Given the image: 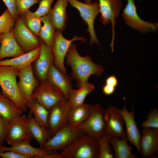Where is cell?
<instances>
[{"instance_id":"obj_1","label":"cell","mask_w":158,"mask_h":158,"mask_svg":"<svg viewBox=\"0 0 158 158\" xmlns=\"http://www.w3.org/2000/svg\"><path fill=\"white\" fill-rule=\"evenodd\" d=\"M67 65L72 68L71 78L76 81L78 88L88 82L90 76L95 75L100 76L104 71L103 67L93 62L89 55L85 56L80 55L75 44L72 43L66 54Z\"/></svg>"},{"instance_id":"obj_2","label":"cell","mask_w":158,"mask_h":158,"mask_svg":"<svg viewBox=\"0 0 158 158\" xmlns=\"http://www.w3.org/2000/svg\"><path fill=\"white\" fill-rule=\"evenodd\" d=\"M18 70L10 66H0L1 92L11 99L23 112L28 110L27 102L19 90L16 77Z\"/></svg>"},{"instance_id":"obj_3","label":"cell","mask_w":158,"mask_h":158,"mask_svg":"<svg viewBox=\"0 0 158 158\" xmlns=\"http://www.w3.org/2000/svg\"><path fill=\"white\" fill-rule=\"evenodd\" d=\"M98 140L84 134L61 150L64 158H98Z\"/></svg>"},{"instance_id":"obj_4","label":"cell","mask_w":158,"mask_h":158,"mask_svg":"<svg viewBox=\"0 0 158 158\" xmlns=\"http://www.w3.org/2000/svg\"><path fill=\"white\" fill-rule=\"evenodd\" d=\"M90 105V112L87 118L75 128L98 140L105 133L106 125L104 109L99 104Z\"/></svg>"},{"instance_id":"obj_5","label":"cell","mask_w":158,"mask_h":158,"mask_svg":"<svg viewBox=\"0 0 158 158\" xmlns=\"http://www.w3.org/2000/svg\"><path fill=\"white\" fill-rule=\"evenodd\" d=\"M84 133V132L73 127L68 122L49 139L40 149L49 152L61 150Z\"/></svg>"},{"instance_id":"obj_6","label":"cell","mask_w":158,"mask_h":158,"mask_svg":"<svg viewBox=\"0 0 158 158\" xmlns=\"http://www.w3.org/2000/svg\"><path fill=\"white\" fill-rule=\"evenodd\" d=\"M32 98L49 110L58 103L67 100L60 90L47 80L41 82L35 88Z\"/></svg>"},{"instance_id":"obj_7","label":"cell","mask_w":158,"mask_h":158,"mask_svg":"<svg viewBox=\"0 0 158 158\" xmlns=\"http://www.w3.org/2000/svg\"><path fill=\"white\" fill-rule=\"evenodd\" d=\"M71 6L79 12L80 16L87 25V32L90 37V44H99L94 28L95 19L100 13L98 2L95 1L91 3H84L77 0H68Z\"/></svg>"},{"instance_id":"obj_8","label":"cell","mask_w":158,"mask_h":158,"mask_svg":"<svg viewBox=\"0 0 158 158\" xmlns=\"http://www.w3.org/2000/svg\"><path fill=\"white\" fill-rule=\"evenodd\" d=\"M127 0V4L122 14L126 24L142 33L157 31L158 23H152L141 19L137 12L135 0Z\"/></svg>"},{"instance_id":"obj_9","label":"cell","mask_w":158,"mask_h":158,"mask_svg":"<svg viewBox=\"0 0 158 158\" xmlns=\"http://www.w3.org/2000/svg\"><path fill=\"white\" fill-rule=\"evenodd\" d=\"M11 31L18 44L25 53L40 46V39L27 28L20 16L15 20L14 25Z\"/></svg>"},{"instance_id":"obj_10","label":"cell","mask_w":158,"mask_h":158,"mask_svg":"<svg viewBox=\"0 0 158 158\" xmlns=\"http://www.w3.org/2000/svg\"><path fill=\"white\" fill-rule=\"evenodd\" d=\"M62 31H55L54 42L51 47L54 58V66L61 72L66 73V70L64 64V59L67 52L72 42L79 40L85 42L86 38L83 37L75 36L71 40L65 38L62 34Z\"/></svg>"},{"instance_id":"obj_11","label":"cell","mask_w":158,"mask_h":158,"mask_svg":"<svg viewBox=\"0 0 158 158\" xmlns=\"http://www.w3.org/2000/svg\"><path fill=\"white\" fill-rule=\"evenodd\" d=\"M100 19L103 25H107L110 22L112 26V38L110 46L112 51L114 50L115 36L116 19L119 15L122 6V0H98Z\"/></svg>"},{"instance_id":"obj_12","label":"cell","mask_w":158,"mask_h":158,"mask_svg":"<svg viewBox=\"0 0 158 158\" xmlns=\"http://www.w3.org/2000/svg\"><path fill=\"white\" fill-rule=\"evenodd\" d=\"M120 109L116 107L109 105L104 109V118L106 128L105 133L110 136L121 138L127 137L123 128L124 122Z\"/></svg>"},{"instance_id":"obj_13","label":"cell","mask_w":158,"mask_h":158,"mask_svg":"<svg viewBox=\"0 0 158 158\" xmlns=\"http://www.w3.org/2000/svg\"><path fill=\"white\" fill-rule=\"evenodd\" d=\"M33 138L25 115H22L9 125L5 141L10 146L22 140Z\"/></svg>"},{"instance_id":"obj_14","label":"cell","mask_w":158,"mask_h":158,"mask_svg":"<svg viewBox=\"0 0 158 158\" xmlns=\"http://www.w3.org/2000/svg\"><path fill=\"white\" fill-rule=\"evenodd\" d=\"M71 107L67 100L60 102L49 110L48 128L51 137L67 123V116Z\"/></svg>"},{"instance_id":"obj_15","label":"cell","mask_w":158,"mask_h":158,"mask_svg":"<svg viewBox=\"0 0 158 158\" xmlns=\"http://www.w3.org/2000/svg\"><path fill=\"white\" fill-rule=\"evenodd\" d=\"M18 85L19 91L26 102L32 99L33 92L39 84L34 76L32 64L18 70Z\"/></svg>"},{"instance_id":"obj_16","label":"cell","mask_w":158,"mask_h":158,"mask_svg":"<svg viewBox=\"0 0 158 158\" xmlns=\"http://www.w3.org/2000/svg\"><path fill=\"white\" fill-rule=\"evenodd\" d=\"M40 47V53L35 61L34 67L39 79L40 82H43L47 80L48 71L54 63V58L51 47L46 45L41 39Z\"/></svg>"},{"instance_id":"obj_17","label":"cell","mask_w":158,"mask_h":158,"mask_svg":"<svg viewBox=\"0 0 158 158\" xmlns=\"http://www.w3.org/2000/svg\"><path fill=\"white\" fill-rule=\"evenodd\" d=\"M141 132L140 140L141 157L153 158L158 153V129L144 128Z\"/></svg>"},{"instance_id":"obj_18","label":"cell","mask_w":158,"mask_h":158,"mask_svg":"<svg viewBox=\"0 0 158 158\" xmlns=\"http://www.w3.org/2000/svg\"><path fill=\"white\" fill-rule=\"evenodd\" d=\"M31 141L30 140H24L9 147H6L2 144L0 145V152L13 151L28 156L30 158H50L51 154L55 151H47L40 148L34 147L30 144Z\"/></svg>"},{"instance_id":"obj_19","label":"cell","mask_w":158,"mask_h":158,"mask_svg":"<svg viewBox=\"0 0 158 158\" xmlns=\"http://www.w3.org/2000/svg\"><path fill=\"white\" fill-rule=\"evenodd\" d=\"M120 111L125 125V132L128 140L134 145L140 153V140L141 136L135 119L134 110L133 108L131 112L128 111L125 104Z\"/></svg>"},{"instance_id":"obj_20","label":"cell","mask_w":158,"mask_h":158,"mask_svg":"<svg viewBox=\"0 0 158 158\" xmlns=\"http://www.w3.org/2000/svg\"><path fill=\"white\" fill-rule=\"evenodd\" d=\"M0 44V60L8 57H16L25 53L11 31L1 35Z\"/></svg>"},{"instance_id":"obj_21","label":"cell","mask_w":158,"mask_h":158,"mask_svg":"<svg viewBox=\"0 0 158 158\" xmlns=\"http://www.w3.org/2000/svg\"><path fill=\"white\" fill-rule=\"evenodd\" d=\"M71 79L68 75L61 72L53 64L48 71L47 80L60 90L67 99L73 89Z\"/></svg>"},{"instance_id":"obj_22","label":"cell","mask_w":158,"mask_h":158,"mask_svg":"<svg viewBox=\"0 0 158 158\" xmlns=\"http://www.w3.org/2000/svg\"><path fill=\"white\" fill-rule=\"evenodd\" d=\"M68 0H57L54 7L47 15L49 20L56 30L65 29L67 20L66 7Z\"/></svg>"},{"instance_id":"obj_23","label":"cell","mask_w":158,"mask_h":158,"mask_svg":"<svg viewBox=\"0 0 158 158\" xmlns=\"http://www.w3.org/2000/svg\"><path fill=\"white\" fill-rule=\"evenodd\" d=\"M23 113L11 99L0 92V115L9 125L22 115Z\"/></svg>"},{"instance_id":"obj_24","label":"cell","mask_w":158,"mask_h":158,"mask_svg":"<svg viewBox=\"0 0 158 158\" xmlns=\"http://www.w3.org/2000/svg\"><path fill=\"white\" fill-rule=\"evenodd\" d=\"M40 51V46L31 51L16 57L0 60V66H8L19 70L35 62L39 57Z\"/></svg>"},{"instance_id":"obj_25","label":"cell","mask_w":158,"mask_h":158,"mask_svg":"<svg viewBox=\"0 0 158 158\" xmlns=\"http://www.w3.org/2000/svg\"><path fill=\"white\" fill-rule=\"evenodd\" d=\"M29 130L33 138L42 147L45 143L51 137L50 133L47 128L40 125L35 120L32 113L30 111L27 116Z\"/></svg>"},{"instance_id":"obj_26","label":"cell","mask_w":158,"mask_h":158,"mask_svg":"<svg viewBox=\"0 0 158 158\" xmlns=\"http://www.w3.org/2000/svg\"><path fill=\"white\" fill-rule=\"evenodd\" d=\"M127 137L111 136L109 142L115 152L116 158H136V154L132 153V148L128 143Z\"/></svg>"},{"instance_id":"obj_27","label":"cell","mask_w":158,"mask_h":158,"mask_svg":"<svg viewBox=\"0 0 158 158\" xmlns=\"http://www.w3.org/2000/svg\"><path fill=\"white\" fill-rule=\"evenodd\" d=\"M90 112V105L83 103L71 108L68 112L67 121L73 128L85 121Z\"/></svg>"},{"instance_id":"obj_28","label":"cell","mask_w":158,"mask_h":158,"mask_svg":"<svg viewBox=\"0 0 158 158\" xmlns=\"http://www.w3.org/2000/svg\"><path fill=\"white\" fill-rule=\"evenodd\" d=\"M95 86L88 82L77 90L73 89L67 99L71 108L83 103L86 96L95 89Z\"/></svg>"},{"instance_id":"obj_29","label":"cell","mask_w":158,"mask_h":158,"mask_svg":"<svg viewBox=\"0 0 158 158\" xmlns=\"http://www.w3.org/2000/svg\"><path fill=\"white\" fill-rule=\"evenodd\" d=\"M27 106L37 122L41 126L48 128L49 110L33 99L27 102Z\"/></svg>"},{"instance_id":"obj_30","label":"cell","mask_w":158,"mask_h":158,"mask_svg":"<svg viewBox=\"0 0 158 158\" xmlns=\"http://www.w3.org/2000/svg\"><path fill=\"white\" fill-rule=\"evenodd\" d=\"M41 19L43 25L41 26L38 36L46 45L51 47L54 42L55 30L47 15L41 17Z\"/></svg>"},{"instance_id":"obj_31","label":"cell","mask_w":158,"mask_h":158,"mask_svg":"<svg viewBox=\"0 0 158 158\" xmlns=\"http://www.w3.org/2000/svg\"><path fill=\"white\" fill-rule=\"evenodd\" d=\"M20 16L27 28L38 36L42 26L41 18L36 16L30 10L23 13Z\"/></svg>"},{"instance_id":"obj_32","label":"cell","mask_w":158,"mask_h":158,"mask_svg":"<svg viewBox=\"0 0 158 158\" xmlns=\"http://www.w3.org/2000/svg\"><path fill=\"white\" fill-rule=\"evenodd\" d=\"M110 135L104 133L98 140L99 146L98 158H113L114 155L109 140Z\"/></svg>"},{"instance_id":"obj_33","label":"cell","mask_w":158,"mask_h":158,"mask_svg":"<svg viewBox=\"0 0 158 158\" xmlns=\"http://www.w3.org/2000/svg\"><path fill=\"white\" fill-rule=\"evenodd\" d=\"M15 20L7 8L0 16V35L10 31L13 27Z\"/></svg>"},{"instance_id":"obj_34","label":"cell","mask_w":158,"mask_h":158,"mask_svg":"<svg viewBox=\"0 0 158 158\" xmlns=\"http://www.w3.org/2000/svg\"><path fill=\"white\" fill-rule=\"evenodd\" d=\"M147 119L141 125L142 128H149L158 129V110L153 109H150Z\"/></svg>"},{"instance_id":"obj_35","label":"cell","mask_w":158,"mask_h":158,"mask_svg":"<svg viewBox=\"0 0 158 158\" xmlns=\"http://www.w3.org/2000/svg\"><path fill=\"white\" fill-rule=\"evenodd\" d=\"M54 0H41L39 1L38 7L34 12L36 16L41 18L47 15L51 9V4Z\"/></svg>"},{"instance_id":"obj_36","label":"cell","mask_w":158,"mask_h":158,"mask_svg":"<svg viewBox=\"0 0 158 158\" xmlns=\"http://www.w3.org/2000/svg\"><path fill=\"white\" fill-rule=\"evenodd\" d=\"M40 0H17V12L20 16L23 13L29 10L30 7L37 3Z\"/></svg>"},{"instance_id":"obj_37","label":"cell","mask_w":158,"mask_h":158,"mask_svg":"<svg viewBox=\"0 0 158 158\" xmlns=\"http://www.w3.org/2000/svg\"><path fill=\"white\" fill-rule=\"evenodd\" d=\"M9 124L0 115V145L5 141Z\"/></svg>"},{"instance_id":"obj_38","label":"cell","mask_w":158,"mask_h":158,"mask_svg":"<svg viewBox=\"0 0 158 158\" xmlns=\"http://www.w3.org/2000/svg\"><path fill=\"white\" fill-rule=\"evenodd\" d=\"M15 20L18 16L17 12V0H2Z\"/></svg>"},{"instance_id":"obj_39","label":"cell","mask_w":158,"mask_h":158,"mask_svg":"<svg viewBox=\"0 0 158 158\" xmlns=\"http://www.w3.org/2000/svg\"><path fill=\"white\" fill-rule=\"evenodd\" d=\"M30 158L29 157L13 151H6L0 152V158Z\"/></svg>"},{"instance_id":"obj_40","label":"cell","mask_w":158,"mask_h":158,"mask_svg":"<svg viewBox=\"0 0 158 158\" xmlns=\"http://www.w3.org/2000/svg\"><path fill=\"white\" fill-rule=\"evenodd\" d=\"M116 87L105 84L102 87L103 93L105 95H112L115 92Z\"/></svg>"},{"instance_id":"obj_41","label":"cell","mask_w":158,"mask_h":158,"mask_svg":"<svg viewBox=\"0 0 158 158\" xmlns=\"http://www.w3.org/2000/svg\"><path fill=\"white\" fill-rule=\"evenodd\" d=\"M105 84L116 87L118 84L116 77L114 75H111L107 77L105 80Z\"/></svg>"},{"instance_id":"obj_42","label":"cell","mask_w":158,"mask_h":158,"mask_svg":"<svg viewBox=\"0 0 158 158\" xmlns=\"http://www.w3.org/2000/svg\"><path fill=\"white\" fill-rule=\"evenodd\" d=\"M85 2L87 3H92L91 0H85Z\"/></svg>"},{"instance_id":"obj_43","label":"cell","mask_w":158,"mask_h":158,"mask_svg":"<svg viewBox=\"0 0 158 158\" xmlns=\"http://www.w3.org/2000/svg\"><path fill=\"white\" fill-rule=\"evenodd\" d=\"M1 38V35H0V40Z\"/></svg>"}]
</instances>
